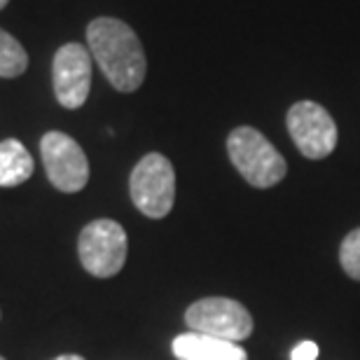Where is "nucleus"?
Wrapping results in <instances>:
<instances>
[{
  "label": "nucleus",
  "instance_id": "f257e3e1",
  "mask_svg": "<svg viewBox=\"0 0 360 360\" xmlns=\"http://www.w3.org/2000/svg\"><path fill=\"white\" fill-rule=\"evenodd\" d=\"M87 49L115 89L131 94L146 82L148 59L139 35L115 17H96L87 26Z\"/></svg>",
  "mask_w": 360,
  "mask_h": 360
},
{
  "label": "nucleus",
  "instance_id": "f03ea898",
  "mask_svg": "<svg viewBox=\"0 0 360 360\" xmlns=\"http://www.w3.org/2000/svg\"><path fill=\"white\" fill-rule=\"evenodd\" d=\"M227 155L241 178L257 190L278 185L288 174L283 155L253 127H236L227 136Z\"/></svg>",
  "mask_w": 360,
  "mask_h": 360
},
{
  "label": "nucleus",
  "instance_id": "7ed1b4c3",
  "mask_svg": "<svg viewBox=\"0 0 360 360\" xmlns=\"http://www.w3.org/2000/svg\"><path fill=\"white\" fill-rule=\"evenodd\" d=\"M134 206L148 218H167L176 201V171L167 157L150 153L136 164L129 178Z\"/></svg>",
  "mask_w": 360,
  "mask_h": 360
},
{
  "label": "nucleus",
  "instance_id": "20e7f679",
  "mask_svg": "<svg viewBox=\"0 0 360 360\" xmlns=\"http://www.w3.org/2000/svg\"><path fill=\"white\" fill-rule=\"evenodd\" d=\"M129 239L120 222L101 218L89 222L77 239V255L82 267L96 278H110L127 262Z\"/></svg>",
  "mask_w": 360,
  "mask_h": 360
},
{
  "label": "nucleus",
  "instance_id": "39448f33",
  "mask_svg": "<svg viewBox=\"0 0 360 360\" xmlns=\"http://www.w3.org/2000/svg\"><path fill=\"white\" fill-rule=\"evenodd\" d=\"M185 323L192 333L243 342L253 333V316L241 302L229 297H204L187 307Z\"/></svg>",
  "mask_w": 360,
  "mask_h": 360
},
{
  "label": "nucleus",
  "instance_id": "423d86ee",
  "mask_svg": "<svg viewBox=\"0 0 360 360\" xmlns=\"http://www.w3.org/2000/svg\"><path fill=\"white\" fill-rule=\"evenodd\" d=\"M288 131L307 160H326L337 148V124L326 108L314 101H297L288 110Z\"/></svg>",
  "mask_w": 360,
  "mask_h": 360
},
{
  "label": "nucleus",
  "instance_id": "0eeeda50",
  "mask_svg": "<svg viewBox=\"0 0 360 360\" xmlns=\"http://www.w3.org/2000/svg\"><path fill=\"white\" fill-rule=\"evenodd\" d=\"M47 178L59 192H80L89 180V162L80 143L63 131H47L40 141Z\"/></svg>",
  "mask_w": 360,
  "mask_h": 360
},
{
  "label": "nucleus",
  "instance_id": "6e6552de",
  "mask_svg": "<svg viewBox=\"0 0 360 360\" xmlns=\"http://www.w3.org/2000/svg\"><path fill=\"white\" fill-rule=\"evenodd\" d=\"M52 84L56 101L66 110H77L89 98L91 54L80 42H66L56 49L52 61Z\"/></svg>",
  "mask_w": 360,
  "mask_h": 360
},
{
  "label": "nucleus",
  "instance_id": "1a4fd4ad",
  "mask_svg": "<svg viewBox=\"0 0 360 360\" xmlns=\"http://www.w3.org/2000/svg\"><path fill=\"white\" fill-rule=\"evenodd\" d=\"M171 349L178 360H248V354L236 342L218 340L192 330L178 335Z\"/></svg>",
  "mask_w": 360,
  "mask_h": 360
},
{
  "label": "nucleus",
  "instance_id": "9d476101",
  "mask_svg": "<svg viewBox=\"0 0 360 360\" xmlns=\"http://www.w3.org/2000/svg\"><path fill=\"white\" fill-rule=\"evenodd\" d=\"M33 157L17 139L0 143V187H17L33 176Z\"/></svg>",
  "mask_w": 360,
  "mask_h": 360
},
{
  "label": "nucleus",
  "instance_id": "9b49d317",
  "mask_svg": "<svg viewBox=\"0 0 360 360\" xmlns=\"http://www.w3.org/2000/svg\"><path fill=\"white\" fill-rule=\"evenodd\" d=\"M28 68V54L24 45L5 31L0 28V77H19L24 75Z\"/></svg>",
  "mask_w": 360,
  "mask_h": 360
},
{
  "label": "nucleus",
  "instance_id": "f8f14e48",
  "mask_svg": "<svg viewBox=\"0 0 360 360\" xmlns=\"http://www.w3.org/2000/svg\"><path fill=\"white\" fill-rule=\"evenodd\" d=\"M340 262L342 269L354 281H360V227L347 234L340 248Z\"/></svg>",
  "mask_w": 360,
  "mask_h": 360
},
{
  "label": "nucleus",
  "instance_id": "ddd939ff",
  "mask_svg": "<svg viewBox=\"0 0 360 360\" xmlns=\"http://www.w3.org/2000/svg\"><path fill=\"white\" fill-rule=\"evenodd\" d=\"M319 354H321L319 344L311 342V340H304L290 351V360H316V358H319Z\"/></svg>",
  "mask_w": 360,
  "mask_h": 360
},
{
  "label": "nucleus",
  "instance_id": "4468645a",
  "mask_svg": "<svg viewBox=\"0 0 360 360\" xmlns=\"http://www.w3.org/2000/svg\"><path fill=\"white\" fill-rule=\"evenodd\" d=\"M54 360H84L82 356H75V354H68V356H59V358H54Z\"/></svg>",
  "mask_w": 360,
  "mask_h": 360
},
{
  "label": "nucleus",
  "instance_id": "2eb2a0df",
  "mask_svg": "<svg viewBox=\"0 0 360 360\" xmlns=\"http://www.w3.org/2000/svg\"><path fill=\"white\" fill-rule=\"evenodd\" d=\"M7 3H10V0H0V10H5Z\"/></svg>",
  "mask_w": 360,
  "mask_h": 360
},
{
  "label": "nucleus",
  "instance_id": "dca6fc26",
  "mask_svg": "<svg viewBox=\"0 0 360 360\" xmlns=\"http://www.w3.org/2000/svg\"><path fill=\"white\" fill-rule=\"evenodd\" d=\"M0 360H5V358H3V356H0Z\"/></svg>",
  "mask_w": 360,
  "mask_h": 360
}]
</instances>
